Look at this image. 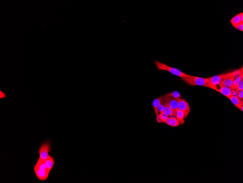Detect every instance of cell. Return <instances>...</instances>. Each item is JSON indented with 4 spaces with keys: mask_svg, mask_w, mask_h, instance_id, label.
<instances>
[{
    "mask_svg": "<svg viewBox=\"0 0 243 183\" xmlns=\"http://www.w3.org/2000/svg\"><path fill=\"white\" fill-rule=\"evenodd\" d=\"M34 171L37 178L41 181L48 179L50 172L47 168L44 160L40 158L34 166Z\"/></svg>",
    "mask_w": 243,
    "mask_h": 183,
    "instance_id": "obj_1",
    "label": "cell"
},
{
    "mask_svg": "<svg viewBox=\"0 0 243 183\" xmlns=\"http://www.w3.org/2000/svg\"><path fill=\"white\" fill-rule=\"evenodd\" d=\"M154 63L158 69L159 71H168L173 74V75L179 77L182 80L183 79L187 77L189 75L187 74L183 73L181 71L178 70V69L169 66L165 65V64L162 63L157 60L154 61Z\"/></svg>",
    "mask_w": 243,
    "mask_h": 183,
    "instance_id": "obj_2",
    "label": "cell"
},
{
    "mask_svg": "<svg viewBox=\"0 0 243 183\" xmlns=\"http://www.w3.org/2000/svg\"><path fill=\"white\" fill-rule=\"evenodd\" d=\"M243 73V69L238 70L234 71L225 73L222 78L220 86L231 87L235 78L238 75Z\"/></svg>",
    "mask_w": 243,
    "mask_h": 183,
    "instance_id": "obj_3",
    "label": "cell"
},
{
    "mask_svg": "<svg viewBox=\"0 0 243 183\" xmlns=\"http://www.w3.org/2000/svg\"><path fill=\"white\" fill-rule=\"evenodd\" d=\"M182 80L187 84L191 86H202L207 87L208 85L207 78H202L189 75Z\"/></svg>",
    "mask_w": 243,
    "mask_h": 183,
    "instance_id": "obj_4",
    "label": "cell"
},
{
    "mask_svg": "<svg viewBox=\"0 0 243 183\" xmlns=\"http://www.w3.org/2000/svg\"><path fill=\"white\" fill-rule=\"evenodd\" d=\"M224 74H222L207 78L208 85L207 87L217 91L218 89L217 86H220V82Z\"/></svg>",
    "mask_w": 243,
    "mask_h": 183,
    "instance_id": "obj_5",
    "label": "cell"
},
{
    "mask_svg": "<svg viewBox=\"0 0 243 183\" xmlns=\"http://www.w3.org/2000/svg\"><path fill=\"white\" fill-rule=\"evenodd\" d=\"M51 146L49 142L43 143L42 144L38 151L39 158L43 160H45L49 156V153L51 152Z\"/></svg>",
    "mask_w": 243,
    "mask_h": 183,
    "instance_id": "obj_6",
    "label": "cell"
},
{
    "mask_svg": "<svg viewBox=\"0 0 243 183\" xmlns=\"http://www.w3.org/2000/svg\"><path fill=\"white\" fill-rule=\"evenodd\" d=\"M178 110L182 111L185 113V118L189 115L190 112V108L189 104L186 100L182 98L178 99Z\"/></svg>",
    "mask_w": 243,
    "mask_h": 183,
    "instance_id": "obj_7",
    "label": "cell"
},
{
    "mask_svg": "<svg viewBox=\"0 0 243 183\" xmlns=\"http://www.w3.org/2000/svg\"><path fill=\"white\" fill-rule=\"evenodd\" d=\"M163 100L165 102L166 104L175 111L178 109V99L167 96H164Z\"/></svg>",
    "mask_w": 243,
    "mask_h": 183,
    "instance_id": "obj_8",
    "label": "cell"
},
{
    "mask_svg": "<svg viewBox=\"0 0 243 183\" xmlns=\"http://www.w3.org/2000/svg\"><path fill=\"white\" fill-rule=\"evenodd\" d=\"M234 90L231 87L220 86L217 91L228 98L232 96Z\"/></svg>",
    "mask_w": 243,
    "mask_h": 183,
    "instance_id": "obj_9",
    "label": "cell"
},
{
    "mask_svg": "<svg viewBox=\"0 0 243 183\" xmlns=\"http://www.w3.org/2000/svg\"><path fill=\"white\" fill-rule=\"evenodd\" d=\"M228 98L237 108L242 111V112L243 111L242 100H241V99H239V98L233 96H231V97Z\"/></svg>",
    "mask_w": 243,
    "mask_h": 183,
    "instance_id": "obj_10",
    "label": "cell"
},
{
    "mask_svg": "<svg viewBox=\"0 0 243 183\" xmlns=\"http://www.w3.org/2000/svg\"><path fill=\"white\" fill-rule=\"evenodd\" d=\"M174 117L177 119L179 121L180 124H182L185 122V113L182 111L177 110L174 112Z\"/></svg>",
    "mask_w": 243,
    "mask_h": 183,
    "instance_id": "obj_11",
    "label": "cell"
},
{
    "mask_svg": "<svg viewBox=\"0 0 243 183\" xmlns=\"http://www.w3.org/2000/svg\"><path fill=\"white\" fill-rule=\"evenodd\" d=\"M165 123L173 127H176L181 124L177 119L173 116L169 117Z\"/></svg>",
    "mask_w": 243,
    "mask_h": 183,
    "instance_id": "obj_12",
    "label": "cell"
},
{
    "mask_svg": "<svg viewBox=\"0 0 243 183\" xmlns=\"http://www.w3.org/2000/svg\"><path fill=\"white\" fill-rule=\"evenodd\" d=\"M44 161L47 168L48 171H50L55 164L54 158L51 156L49 155L47 158L44 160Z\"/></svg>",
    "mask_w": 243,
    "mask_h": 183,
    "instance_id": "obj_13",
    "label": "cell"
},
{
    "mask_svg": "<svg viewBox=\"0 0 243 183\" xmlns=\"http://www.w3.org/2000/svg\"><path fill=\"white\" fill-rule=\"evenodd\" d=\"M242 12L240 13L235 16L234 17L231 18V22L233 26L235 28L239 24L241 23V17Z\"/></svg>",
    "mask_w": 243,
    "mask_h": 183,
    "instance_id": "obj_14",
    "label": "cell"
},
{
    "mask_svg": "<svg viewBox=\"0 0 243 183\" xmlns=\"http://www.w3.org/2000/svg\"><path fill=\"white\" fill-rule=\"evenodd\" d=\"M174 110L169 106L166 105L164 107L163 111L162 112L168 117H171L173 116Z\"/></svg>",
    "mask_w": 243,
    "mask_h": 183,
    "instance_id": "obj_15",
    "label": "cell"
},
{
    "mask_svg": "<svg viewBox=\"0 0 243 183\" xmlns=\"http://www.w3.org/2000/svg\"><path fill=\"white\" fill-rule=\"evenodd\" d=\"M243 79V73L237 75L234 80L232 85L231 87L234 90L237 89L238 86L239 85L240 82Z\"/></svg>",
    "mask_w": 243,
    "mask_h": 183,
    "instance_id": "obj_16",
    "label": "cell"
},
{
    "mask_svg": "<svg viewBox=\"0 0 243 183\" xmlns=\"http://www.w3.org/2000/svg\"><path fill=\"white\" fill-rule=\"evenodd\" d=\"M164 96H161V97L156 98L153 101V105L154 110V111L155 112L157 107L160 105L161 103L163 101V98Z\"/></svg>",
    "mask_w": 243,
    "mask_h": 183,
    "instance_id": "obj_17",
    "label": "cell"
},
{
    "mask_svg": "<svg viewBox=\"0 0 243 183\" xmlns=\"http://www.w3.org/2000/svg\"><path fill=\"white\" fill-rule=\"evenodd\" d=\"M169 118V117L162 113L156 115V120L158 123H165Z\"/></svg>",
    "mask_w": 243,
    "mask_h": 183,
    "instance_id": "obj_18",
    "label": "cell"
},
{
    "mask_svg": "<svg viewBox=\"0 0 243 183\" xmlns=\"http://www.w3.org/2000/svg\"><path fill=\"white\" fill-rule=\"evenodd\" d=\"M166 96H169L174 98L178 99L181 98V94L178 91H174L173 92L169 93L168 94L166 95Z\"/></svg>",
    "mask_w": 243,
    "mask_h": 183,
    "instance_id": "obj_19",
    "label": "cell"
},
{
    "mask_svg": "<svg viewBox=\"0 0 243 183\" xmlns=\"http://www.w3.org/2000/svg\"><path fill=\"white\" fill-rule=\"evenodd\" d=\"M166 105V104L165 102L163 100V101H162L160 105H159V107H157V110H156V112H155V115H158L159 114L162 113V111H163L164 107H165Z\"/></svg>",
    "mask_w": 243,
    "mask_h": 183,
    "instance_id": "obj_20",
    "label": "cell"
},
{
    "mask_svg": "<svg viewBox=\"0 0 243 183\" xmlns=\"http://www.w3.org/2000/svg\"><path fill=\"white\" fill-rule=\"evenodd\" d=\"M238 91H243V79L240 82L239 85L238 86L237 89L236 90Z\"/></svg>",
    "mask_w": 243,
    "mask_h": 183,
    "instance_id": "obj_21",
    "label": "cell"
},
{
    "mask_svg": "<svg viewBox=\"0 0 243 183\" xmlns=\"http://www.w3.org/2000/svg\"><path fill=\"white\" fill-rule=\"evenodd\" d=\"M235 28L239 30V31H243V23H240L239 24V25H238L237 26H236Z\"/></svg>",
    "mask_w": 243,
    "mask_h": 183,
    "instance_id": "obj_22",
    "label": "cell"
},
{
    "mask_svg": "<svg viewBox=\"0 0 243 183\" xmlns=\"http://www.w3.org/2000/svg\"><path fill=\"white\" fill-rule=\"evenodd\" d=\"M243 91H238L237 97L240 99H243Z\"/></svg>",
    "mask_w": 243,
    "mask_h": 183,
    "instance_id": "obj_23",
    "label": "cell"
},
{
    "mask_svg": "<svg viewBox=\"0 0 243 183\" xmlns=\"http://www.w3.org/2000/svg\"><path fill=\"white\" fill-rule=\"evenodd\" d=\"M0 94H1L0 95V98H1V99H3L6 97V94L1 92V91H0Z\"/></svg>",
    "mask_w": 243,
    "mask_h": 183,
    "instance_id": "obj_24",
    "label": "cell"
},
{
    "mask_svg": "<svg viewBox=\"0 0 243 183\" xmlns=\"http://www.w3.org/2000/svg\"><path fill=\"white\" fill-rule=\"evenodd\" d=\"M241 23H243V13L242 12V14H241Z\"/></svg>",
    "mask_w": 243,
    "mask_h": 183,
    "instance_id": "obj_25",
    "label": "cell"
}]
</instances>
